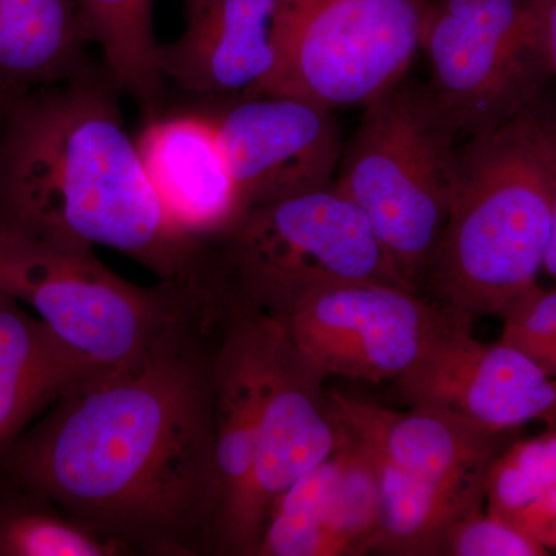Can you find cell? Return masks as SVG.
<instances>
[{
  "instance_id": "cell-19",
  "label": "cell",
  "mask_w": 556,
  "mask_h": 556,
  "mask_svg": "<svg viewBox=\"0 0 556 556\" xmlns=\"http://www.w3.org/2000/svg\"><path fill=\"white\" fill-rule=\"evenodd\" d=\"M155 0H76L84 30L97 43L104 67L121 93L141 105L148 118L161 113L164 76L153 31Z\"/></svg>"
},
{
  "instance_id": "cell-24",
  "label": "cell",
  "mask_w": 556,
  "mask_h": 556,
  "mask_svg": "<svg viewBox=\"0 0 556 556\" xmlns=\"http://www.w3.org/2000/svg\"><path fill=\"white\" fill-rule=\"evenodd\" d=\"M538 40L556 79V0H530Z\"/></svg>"
},
{
  "instance_id": "cell-1",
  "label": "cell",
  "mask_w": 556,
  "mask_h": 556,
  "mask_svg": "<svg viewBox=\"0 0 556 556\" xmlns=\"http://www.w3.org/2000/svg\"><path fill=\"white\" fill-rule=\"evenodd\" d=\"M222 308L212 302L135 367L73 388L0 457L39 501L127 554L218 548L223 517L214 426Z\"/></svg>"
},
{
  "instance_id": "cell-5",
  "label": "cell",
  "mask_w": 556,
  "mask_h": 556,
  "mask_svg": "<svg viewBox=\"0 0 556 556\" xmlns=\"http://www.w3.org/2000/svg\"><path fill=\"white\" fill-rule=\"evenodd\" d=\"M0 291L25 303L68 346L108 371L135 367L172 328L212 299L204 283L141 288L91 247L0 230Z\"/></svg>"
},
{
  "instance_id": "cell-6",
  "label": "cell",
  "mask_w": 556,
  "mask_h": 556,
  "mask_svg": "<svg viewBox=\"0 0 556 556\" xmlns=\"http://www.w3.org/2000/svg\"><path fill=\"white\" fill-rule=\"evenodd\" d=\"M212 247L237 294L274 317L317 288H408L364 212L336 185L249 208Z\"/></svg>"
},
{
  "instance_id": "cell-27",
  "label": "cell",
  "mask_w": 556,
  "mask_h": 556,
  "mask_svg": "<svg viewBox=\"0 0 556 556\" xmlns=\"http://www.w3.org/2000/svg\"><path fill=\"white\" fill-rule=\"evenodd\" d=\"M551 378L556 379V356L543 368Z\"/></svg>"
},
{
  "instance_id": "cell-11",
  "label": "cell",
  "mask_w": 556,
  "mask_h": 556,
  "mask_svg": "<svg viewBox=\"0 0 556 556\" xmlns=\"http://www.w3.org/2000/svg\"><path fill=\"white\" fill-rule=\"evenodd\" d=\"M327 378V372L292 343L277 318L254 467L225 555L257 556L274 501L338 447L340 430L325 388Z\"/></svg>"
},
{
  "instance_id": "cell-9",
  "label": "cell",
  "mask_w": 556,
  "mask_h": 556,
  "mask_svg": "<svg viewBox=\"0 0 556 556\" xmlns=\"http://www.w3.org/2000/svg\"><path fill=\"white\" fill-rule=\"evenodd\" d=\"M463 317L379 281L313 289L277 316L292 343L328 376L371 383L401 378Z\"/></svg>"
},
{
  "instance_id": "cell-15",
  "label": "cell",
  "mask_w": 556,
  "mask_h": 556,
  "mask_svg": "<svg viewBox=\"0 0 556 556\" xmlns=\"http://www.w3.org/2000/svg\"><path fill=\"white\" fill-rule=\"evenodd\" d=\"M339 426L380 466L439 485L482 484L510 433H489L433 409L394 412L364 397L329 390Z\"/></svg>"
},
{
  "instance_id": "cell-28",
  "label": "cell",
  "mask_w": 556,
  "mask_h": 556,
  "mask_svg": "<svg viewBox=\"0 0 556 556\" xmlns=\"http://www.w3.org/2000/svg\"><path fill=\"white\" fill-rule=\"evenodd\" d=\"M7 100H9V97H7V94L3 93L2 90H0V108H2L3 104H5Z\"/></svg>"
},
{
  "instance_id": "cell-26",
  "label": "cell",
  "mask_w": 556,
  "mask_h": 556,
  "mask_svg": "<svg viewBox=\"0 0 556 556\" xmlns=\"http://www.w3.org/2000/svg\"><path fill=\"white\" fill-rule=\"evenodd\" d=\"M182 2H185L186 10H188V17H190L193 14L200 13L211 0H182Z\"/></svg>"
},
{
  "instance_id": "cell-2",
  "label": "cell",
  "mask_w": 556,
  "mask_h": 556,
  "mask_svg": "<svg viewBox=\"0 0 556 556\" xmlns=\"http://www.w3.org/2000/svg\"><path fill=\"white\" fill-rule=\"evenodd\" d=\"M104 65L16 94L0 108V230L72 247H105L164 283L199 281L208 244L166 212L121 113Z\"/></svg>"
},
{
  "instance_id": "cell-13",
  "label": "cell",
  "mask_w": 556,
  "mask_h": 556,
  "mask_svg": "<svg viewBox=\"0 0 556 556\" xmlns=\"http://www.w3.org/2000/svg\"><path fill=\"white\" fill-rule=\"evenodd\" d=\"M280 58L281 0H211L159 49L164 79L225 102L266 94Z\"/></svg>"
},
{
  "instance_id": "cell-23",
  "label": "cell",
  "mask_w": 556,
  "mask_h": 556,
  "mask_svg": "<svg viewBox=\"0 0 556 556\" xmlns=\"http://www.w3.org/2000/svg\"><path fill=\"white\" fill-rule=\"evenodd\" d=\"M447 556H546L548 551L518 527L496 515H470L450 529Z\"/></svg>"
},
{
  "instance_id": "cell-17",
  "label": "cell",
  "mask_w": 556,
  "mask_h": 556,
  "mask_svg": "<svg viewBox=\"0 0 556 556\" xmlns=\"http://www.w3.org/2000/svg\"><path fill=\"white\" fill-rule=\"evenodd\" d=\"M76 0H0V90L56 86L90 67Z\"/></svg>"
},
{
  "instance_id": "cell-3",
  "label": "cell",
  "mask_w": 556,
  "mask_h": 556,
  "mask_svg": "<svg viewBox=\"0 0 556 556\" xmlns=\"http://www.w3.org/2000/svg\"><path fill=\"white\" fill-rule=\"evenodd\" d=\"M556 181L552 90L457 149L447 225L424 287L473 320L500 316L544 269Z\"/></svg>"
},
{
  "instance_id": "cell-22",
  "label": "cell",
  "mask_w": 556,
  "mask_h": 556,
  "mask_svg": "<svg viewBox=\"0 0 556 556\" xmlns=\"http://www.w3.org/2000/svg\"><path fill=\"white\" fill-rule=\"evenodd\" d=\"M501 342L517 348L541 368L556 356V289L533 287L503 313Z\"/></svg>"
},
{
  "instance_id": "cell-12",
  "label": "cell",
  "mask_w": 556,
  "mask_h": 556,
  "mask_svg": "<svg viewBox=\"0 0 556 556\" xmlns=\"http://www.w3.org/2000/svg\"><path fill=\"white\" fill-rule=\"evenodd\" d=\"M226 102L207 113L243 214L334 185L343 152L334 110L280 94Z\"/></svg>"
},
{
  "instance_id": "cell-18",
  "label": "cell",
  "mask_w": 556,
  "mask_h": 556,
  "mask_svg": "<svg viewBox=\"0 0 556 556\" xmlns=\"http://www.w3.org/2000/svg\"><path fill=\"white\" fill-rule=\"evenodd\" d=\"M375 466L380 486V522L368 554L444 555L450 529L464 518L479 514L484 506L485 482L430 484L380 466L376 460Z\"/></svg>"
},
{
  "instance_id": "cell-10",
  "label": "cell",
  "mask_w": 556,
  "mask_h": 556,
  "mask_svg": "<svg viewBox=\"0 0 556 556\" xmlns=\"http://www.w3.org/2000/svg\"><path fill=\"white\" fill-rule=\"evenodd\" d=\"M463 317L394 380L413 408L433 409L489 433H511L529 422L556 430V379L504 342L482 343Z\"/></svg>"
},
{
  "instance_id": "cell-14",
  "label": "cell",
  "mask_w": 556,
  "mask_h": 556,
  "mask_svg": "<svg viewBox=\"0 0 556 556\" xmlns=\"http://www.w3.org/2000/svg\"><path fill=\"white\" fill-rule=\"evenodd\" d=\"M135 141L156 199L185 236L212 244L239 222L236 182L207 112L150 116Z\"/></svg>"
},
{
  "instance_id": "cell-25",
  "label": "cell",
  "mask_w": 556,
  "mask_h": 556,
  "mask_svg": "<svg viewBox=\"0 0 556 556\" xmlns=\"http://www.w3.org/2000/svg\"><path fill=\"white\" fill-rule=\"evenodd\" d=\"M544 269L547 270L548 276L554 277L556 280V181L554 192V214H552L551 240H548L546 260H544Z\"/></svg>"
},
{
  "instance_id": "cell-16",
  "label": "cell",
  "mask_w": 556,
  "mask_h": 556,
  "mask_svg": "<svg viewBox=\"0 0 556 556\" xmlns=\"http://www.w3.org/2000/svg\"><path fill=\"white\" fill-rule=\"evenodd\" d=\"M102 371L0 291V457L36 417Z\"/></svg>"
},
{
  "instance_id": "cell-8",
  "label": "cell",
  "mask_w": 556,
  "mask_h": 556,
  "mask_svg": "<svg viewBox=\"0 0 556 556\" xmlns=\"http://www.w3.org/2000/svg\"><path fill=\"white\" fill-rule=\"evenodd\" d=\"M427 0H281V58L266 94L365 108L408 75Z\"/></svg>"
},
{
  "instance_id": "cell-7",
  "label": "cell",
  "mask_w": 556,
  "mask_h": 556,
  "mask_svg": "<svg viewBox=\"0 0 556 556\" xmlns=\"http://www.w3.org/2000/svg\"><path fill=\"white\" fill-rule=\"evenodd\" d=\"M420 51L428 89L460 139L492 129L552 90L530 0H427Z\"/></svg>"
},
{
  "instance_id": "cell-21",
  "label": "cell",
  "mask_w": 556,
  "mask_h": 556,
  "mask_svg": "<svg viewBox=\"0 0 556 556\" xmlns=\"http://www.w3.org/2000/svg\"><path fill=\"white\" fill-rule=\"evenodd\" d=\"M38 504L0 506V556L127 555L118 544L89 527Z\"/></svg>"
},
{
  "instance_id": "cell-4",
  "label": "cell",
  "mask_w": 556,
  "mask_h": 556,
  "mask_svg": "<svg viewBox=\"0 0 556 556\" xmlns=\"http://www.w3.org/2000/svg\"><path fill=\"white\" fill-rule=\"evenodd\" d=\"M364 109L334 185L364 212L397 276L419 292L447 225L459 134L427 83L408 75Z\"/></svg>"
},
{
  "instance_id": "cell-20",
  "label": "cell",
  "mask_w": 556,
  "mask_h": 556,
  "mask_svg": "<svg viewBox=\"0 0 556 556\" xmlns=\"http://www.w3.org/2000/svg\"><path fill=\"white\" fill-rule=\"evenodd\" d=\"M486 511L556 552V430L507 445L490 464Z\"/></svg>"
}]
</instances>
